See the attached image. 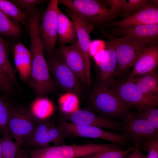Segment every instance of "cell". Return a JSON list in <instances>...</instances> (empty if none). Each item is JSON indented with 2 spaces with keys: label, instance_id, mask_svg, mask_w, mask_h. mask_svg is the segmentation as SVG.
<instances>
[{
  "label": "cell",
  "instance_id": "6da1fadb",
  "mask_svg": "<svg viewBox=\"0 0 158 158\" xmlns=\"http://www.w3.org/2000/svg\"><path fill=\"white\" fill-rule=\"evenodd\" d=\"M29 51L32 66L28 86L39 97L54 94L56 88L49 72L42 44L40 42H33L30 45Z\"/></svg>",
  "mask_w": 158,
  "mask_h": 158
},
{
  "label": "cell",
  "instance_id": "7a4b0ae2",
  "mask_svg": "<svg viewBox=\"0 0 158 158\" xmlns=\"http://www.w3.org/2000/svg\"><path fill=\"white\" fill-rule=\"evenodd\" d=\"M121 148L120 144L112 143L49 146L34 149L31 151L30 155L32 158H81L102 151L120 150Z\"/></svg>",
  "mask_w": 158,
  "mask_h": 158
},
{
  "label": "cell",
  "instance_id": "3957f363",
  "mask_svg": "<svg viewBox=\"0 0 158 158\" xmlns=\"http://www.w3.org/2000/svg\"><path fill=\"white\" fill-rule=\"evenodd\" d=\"M91 108L97 114L110 119L120 118L130 108L105 84L99 83L89 97Z\"/></svg>",
  "mask_w": 158,
  "mask_h": 158
},
{
  "label": "cell",
  "instance_id": "277c9868",
  "mask_svg": "<svg viewBox=\"0 0 158 158\" xmlns=\"http://www.w3.org/2000/svg\"><path fill=\"white\" fill-rule=\"evenodd\" d=\"M45 56L49 72L56 87L77 97H82L85 93L84 86L56 51Z\"/></svg>",
  "mask_w": 158,
  "mask_h": 158
},
{
  "label": "cell",
  "instance_id": "5b68a950",
  "mask_svg": "<svg viewBox=\"0 0 158 158\" xmlns=\"http://www.w3.org/2000/svg\"><path fill=\"white\" fill-rule=\"evenodd\" d=\"M105 34L116 49L117 65L115 76L121 75L133 66L145 47L131 38H118L109 33Z\"/></svg>",
  "mask_w": 158,
  "mask_h": 158
},
{
  "label": "cell",
  "instance_id": "8992f818",
  "mask_svg": "<svg viewBox=\"0 0 158 158\" xmlns=\"http://www.w3.org/2000/svg\"><path fill=\"white\" fill-rule=\"evenodd\" d=\"M37 123L32 113L27 108L11 103L8 128L16 141L21 145L33 133Z\"/></svg>",
  "mask_w": 158,
  "mask_h": 158
},
{
  "label": "cell",
  "instance_id": "52a82bcc",
  "mask_svg": "<svg viewBox=\"0 0 158 158\" xmlns=\"http://www.w3.org/2000/svg\"><path fill=\"white\" fill-rule=\"evenodd\" d=\"M57 125L66 137L100 139L123 146L128 142L122 134L107 131L95 126L76 124L62 119L59 121Z\"/></svg>",
  "mask_w": 158,
  "mask_h": 158
},
{
  "label": "cell",
  "instance_id": "ba28073f",
  "mask_svg": "<svg viewBox=\"0 0 158 158\" xmlns=\"http://www.w3.org/2000/svg\"><path fill=\"white\" fill-rule=\"evenodd\" d=\"M108 87L126 105L135 108L138 112L147 108L158 107V102L143 94L130 78L120 82L115 81Z\"/></svg>",
  "mask_w": 158,
  "mask_h": 158
},
{
  "label": "cell",
  "instance_id": "9c48e42d",
  "mask_svg": "<svg viewBox=\"0 0 158 158\" xmlns=\"http://www.w3.org/2000/svg\"><path fill=\"white\" fill-rule=\"evenodd\" d=\"M58 4V0H51L41 15L39 34L45 55L56 51Z\"/></svg>",
  "mask_w": 158,
  "mask_h": 158
},
{
  "label": "cell",
  "instance_id": "30bf717a",
  "mask_svg": "<svg viewBox=\"0 0 158 158\" xmlns=\"http://www.w3.org/2000/svg\"><path fill=\"white\" fill-rule=\"evenodd\" d=\"M121 131L128 141L141 143L148 139L158 136V130L140 118L137 113L126 112L121 118Z\"/></svg>",
  "mask_w": 158,
  "mask_h": 158
},
{
  "label": "cell",
  "instance_id": "8fae6325",
  "mask_svg": "<svg viewBox=\"0 0 158 158\" xmlns=\"http://www.w3.org/2000/svg\"><path fill=\"white\" fill-rule=\"evenodd\" d=\"M59 4L80 14L95 25H105L112 20L109 8L97 0H58Z\"/></svg>",
  "mask_w": 158,
  "mask_h": 158
},
{
  "label": "cell",
  "instance_id": "7c38bea8",
  "mask_svg": "<svg viewBox=\"0 0 158 158\" xmlns=\"http://www.w3.org/2000/svg\"><path fill=\"white\" fill-rule=\"evenodd\" d=\"M67 15L71 18L75 26L78 41L84 54L86 61V81L87 86L91 88L92 85L90 59V49L91 44L90 34L93 30L94 24L84 16L68 8Z\"/></svg>",
  "mask_w": 158,
  "mask_h": 158
},
{
  "label": "cell",
  "instance_id": "4fadbf2b",
  "mask_svg": "<svg viewBox=\"0 0 158 158\" xmlns=\"http://www.w3.org/2000/svg\"><path fill=\"white\" fill-rule=\"evenodd\" d=\"M57 125L50 122L38 123L33 133L25 142L27 147L34 149L45 147L51 142L55 146L66 145L65 138Z\"/></svg>",
  "mask_w": 158,
  "mask_h": 158
},
{
  "label": "cell",
  "instance_id": "5bb4252c",
  "mask_svg": "<svg viewBox=\"0 0 158 158\" xmlns=\"http://www.w3.org/2000/svg\"><path fill=\"white\" fill-rule=\"evenodd\" d=\"M108 33L116 37L131 38L145 48L158 45V24L123 28L114 26Z\"/></svg>",
  "mask_w": 158,
  "mask_h": 158
},
{
  "label": "cell",
  "instance_id": "9a60e30c",
  "mask_svg": "<svg viewBox=\"0 0 158 158\" xmlns=\"http://www.w3.org/2000/svg\"><path fill=\"white\" fill-rule=\"evenodd\" d=\"M56 53L84 86H87L85 59L78 42L68 46L60 45Z\"/></svg>",
  "mask_w": 158,
  "mask_h": 158
},
{
  "label": "cell",
  "instance_id": "2e32d148",
  "mask_svg": "<svg viewBox=\"0 0 158 158\" xmlns=\"http://www.w3.org/2000/svg\"><path fill=\"white\" fill-rule=\"evenodd\" d=\"M67 114L65 119L62 120L77 124L107 128L115 132L121 131V122L110 119L90 110H78Z\"/></svg>",
  "mask_w": 158,
  "mask_h": 158
},
{
  "label": "cell",
  "instance_id": "e0dca14e",
  "mask_svg": "<svg viewBox=\"0 0 158 158\" xmlns=\"http://www.w3.org/2000/svg\"><path fill=\"white\" fill-rule=\"evenodd\" d=\"M147 4L136 13L118 21H112L104 25L102 29L110 26L123 28L128 26L158 24V8L148 0Z\"/></svg>",
  "mask_w": 158,
  "mask_h": 158
},
{
  "label": "cell",
  "instance_id": "ac0fdd59",
  "mask_svg": "<svg viewBox=\"0 0 158 158\" xmlns=\"http://www.w3.org/2000/svg\"><path fill=\"white\" fill-rule=\"evenodd\" d=\"M104 57L99 64L100 69L99 83L108 86L115 81L114 76L117 65L115 47L109 40L105 42Z\"/></svg>",
  "mask_w": 158,
  "mask_h": 158
},
{
  "label": "cell",
  "instance_id": "d6986e66",
  "mask_svg": "<svg viewBox=\"0 0 158 158\" xmlns=\"http://www.w3.org/2000/svg\"><path fill=\"white\" fill-rule=\"evenodd\" d=\"M158 65V45L145 48L128 78L155 71Z\"/></svg>",
  "mask_w": 158,
  "mask_h": 158
},
{
  "label": "cell",
  "instance_id": "ffe728a7",
  "mask_svg": "<svg viewBox=\"0 0 158 158\" xmlns=\"http://www.w3.org/2000/svg\"><path fill=\"white\" fill-rule=\"evenodd\" d=\"M15 68L23 83H28L31 76L32 58L29 51L20 42L15 44L13 48Z\"/></svg>",
  "mask_w": 158,
  "mask_h": 158
},
{
  "label": "cell",
  "instance_id": "44dd1931",
  "mask_svg": "<svg viewBox=\"0 0 158 158\" xmlns=\"http://www.w3.org/2000/svg\"><path fill=\"white\" fill-rule=\"evenodd\" d=\"M57 39L60 45L72 44L78 41L77 31L73 21L59 8L57 14Z\"/></svg>",
  "mask_w": 158,
  "mask_h": 158
},
{
  "label": "cell",
  "instance_id": "7402d4cb",
  "mask_svg": "<svg viewBox=\"0 0 158 158\" xmlns=\"http://www.w3.org/2000/svg\"><path fill=\"white\" fill-rule=\"evenodd\" d=\"M129 78L143 94L158 102V77L156 71Z\"/></svg>",
  "mask_w": 158,
  "mask_h": 158
},
{
  "label": "cell",
  "instance_id": "603a6c76",
  "mask_svg": "<svg viewBox=\"0 0 158 158\" xmlns=\"http://www.w3.org/2000/svg\"><path fill=\"white\" fill-rule=\"evenodd\" d=\"M0 138L2 158H16L21 150V145L12 141L13 138L8 128L2 133Z\"/></svg>",
  "mask_w": 158,
  "mask_h": 158
},
{
  "label": "cell",
  "instance_id": "cb8c5ba5",
  "mask_svg": "<svg viewBox=\"0 0 158 158\" xmlns=\"http://www.w3.org/2000/svg\"><path fill=\"white\" fill-rule=\"evenodd\" d=\"M8 50V48L0 42V68L9 77L16 88L20 90V85L16 77L17 71L10 61Z\"/></svg>",
  "mask_w": 158,
  "mask_h": 158
},
{
  "label": "cell",
  "instance_id": "d4e9b609",
  "mask_svg": "<svg viewBox=\"0 0 158 158\" xmlns=\"http://www.w3.org/2000/svg\"><path fill=\"white\" fill-rule=\"evenodd\" d=\"M21 34L19 26L0 10V35L16 38L20 37Z\"/></svg>",
  "mask_w": 158,
  "mask_h": 158
},
{
  "label": "cell",
  "instance_id": "484cf974",
  "mask_svg": "<svg viewBox=\"0 0 158 158\" xmlns=\"http://www.w3.org/2000/svg\"><path fill=\"white\" fill-rule=\"evenodd\" d=\"M45 97H40L34 103L32 113L35 117L44 119L49 116L53 111V105Z\"/></svg>",
  "mask_w": 158,
  "mask_h": 158
},
{
  "label": "cell",
  "instance_id": "4316f807",
  "mask_svg": "<svg viewBox=\"0 0 158 158\" xmlns=\"http://www.w3.org/2000/svg\"><path fill=\"white\" fill-rule=\"evenodd\" d=\"M0 10L8 17L22 23L25 22L26 18L25 13L11 1L0 0Z\"/></svg>",
  "mask_w": 158,
  "mask_h": 158
},
{
  "label": "cell",
  "instance_id": "83f0119b",
  "mask_svg": "<svg viewBox=\"0 0 158 158\" xmlns=\"http://www.w3.org/2000/svg\"><path fill=\"white\" fill-rule=\"evenodd\" d=\"M148 1L146 0H123L119 16L124 19L134 15L145 6Z\"/></svg>",
  "mask_w": 158,
  "mask_h": 158
},
{
  "label": "cell",
  "instance_id": "f1b7e54d",
  "mask_svg": "<svg viewBox=\"0 0 158 158\" xmlns=\"http://www.w3.org/2000/svg\"><path fill=\"white\" fill-rule=\"evenodd\" d=\"M135 147H131L126 150H109L93 153L81 158H127L133 151Z\"/></svg>",
  "mask_w": 158,
  "mask_h": 158
},
{
  "label": "cell",
  "instance_id": "f546056e",
  "mask_svg": "<svg viewBox=\"0 0 158 158\" xmlns=\"http://www.w3.org/2000/svg\"><path fill=\"white\" fill-rule=\"evenodd\" d=\"M11 103L0 94V132L8 128V122Z\"/></svg>",
  "mask_w": 158,
  "mask_h": 158
},
{
  "label": "cell",
  "instance_id": "4dcf8cb0",
  "mask_svg": "<svg viewBox=\"0 0 158 158\" xmlns=\"http://www.w3.org/2000/svg\"><path fill=\"white\" fill-rule=\"evenodd\" d=\"M139 148L148 152L147 158H158V136L143 141L140 143Z\"/></svg>",
  "mask_w": 158,
  "mask_h": 158
},
{
  "label": "cell",
  "instance_id": "1f68e13d",
  "mask_svg": "<svg viewBox=\"0 0 158 158\" xmlns=\"http://www.w3.org/2000/svg\"><path fill=\"white\" fill-rule=\"evenodd\" d=\"M16 87L8 75L0 68V91L5 94L14 95Z\"/></svg>",
  "mask_w": 158,
  "mask_h": 158
},
{
  "label": "cell",
  "instance_id": "d6a6232c",
  "mask_svg": "<svg viewBox=\"0 0 158 158\" xmlns=\"http://www.w3.org/2000/svg\"><path fill=\"white\" fill-rule=\"evenodd\" d=\"M157 107L147 108L140 112H137V114L140 118L148 122L158 130V109Z\"/></svg>",
  "mask_w": 158,
  "mask_h": 158
},
{
  "label": "cell",
  "instance_id": "836d02e7",
  "mask_svg": "<svg viewBox=\"0 0 158 158\" xmlns=\"http://www.w3.org/2000/svg\"><path fill=\"white\" fill-rule=\"evenodd\" d=\"M60 102L62 109L67 113H70L77 106V97L73 94L67 93L61 97Z\"/></svg>",
  "mask_w": 158,
  "mask_h": 158
},
{
  "label": "cell",
  "instance_id": "e575fe53",
  "mask_svg": "<svg viewBox=\"0 0 158 158\" xmlns=\"http://www.w3.org/2000/svg\"><path fill=\"white\" fill-rule=\"evenodd\" d=\"M42 0H13L11 1L18 8H22L30 15L35 11L36 7L44 2Z\"/></svg>",
  "mask_w": 158,
  "mask_h": 158
},
{
  "label": "cell",
  "instance_id": "d590c367",
  "mask_svg": "<svg viewBox=\"0 0 158 158\" xmlns=\"http://www.w3.org/2000/svg\"><path fill=\"white\" fill-rule=\"evenodd\" d=\"M106 1L109 6V9L112 19H115L119 16L123 0H108Z\"/></svg>",
  "mask_w": 158,
  "mask_h": 158
},
{
  "label": "cell",
  "instance_id": "8d00e7d4",
  "mask_svg": "<svg viewBox=\"0 0 158 158\" xmlns=\"http://www.w3.org/2000/svg\"><path fill=\"white\" fill-rule=\"evenodd\" d=\"M140 144L136 143L134 150L129 154L127 158H147V155L143 153L139 148Z\"/></svg>",
  "mask_w": 158,
  "mask_h": 158
},
{
  "label": "cell",
  "instance_id": "74e56055",
  "mask_svg": "<svg viewBox=\"0 0 158 158\" xmlns=\"http://www.w3.org/2000/svg\"><path fill=\"white\" fill-rule=\"evenodd\" d=\"M104 53L105 49H102L97 52L94 55L95 60L99 65L104 57Z\"/></svg>",
  "mask_w": 158,
  "mask_h": 158
},
{
  "label": "cell",
  "instance_id": "f35d334b",
  "mask_svg": "<svg viewBox=\"0 0 158 158\" xmlns=\"http://www.w3.org/2000/svg\"><path fill=\"white\" fill-rule=\"evenodd\" d=\"M149 2L153 6L158 7V0H149Z\"/></svg>",
  "mask_w": 158,
  "mask_h": 158
},
{
  "label": "cell",
  "instance_id": "ab89813d",
  "mask_svg": "<svg viewBox=\"0 0 158 158\" xmlns=\"http://www.w3.org/2000/svg\"><path fill=\"white\" fill-rule=\"evenodd\" d=\"M0 42L3 44L4 46L8 48L7 44L6 42L0 36Z\"/></svg>",
  "mask_w": 158,
  "mask_h": 158
},
{
  "label": "cell",
  "instance_id": "60d3db41",
  "mask_svg": "<svg viewBox=\"0 0 158 158\" xmlns=\"http://www.w3.org/2000/svg\"><path fill=\"white\" fill-rule=\"evenodd\" d=\"M23 152L21 150L16 158H22Z\"/></svg>",
  "mask_w": 158,
  "mask_h": 158
},
{
  "label": "cell",
  "instance_id": "b9f144b4",
  "mask_svg": "<svg viewBox=\"0 0 158 158\" xmlns=\"http://www.w3.org/2000/svg\"><path fill=\"white\" fill-rule=\"evenodd\" d=\"M22 158H29L23 152Z\"/></svg>",
  "mask_w": 158,
  "mask_h": 158
}]
</instances>
